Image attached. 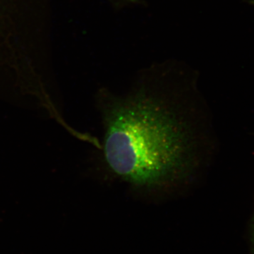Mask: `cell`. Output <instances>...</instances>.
Returning <instances> with one entry per match:
<instances>
[{"label": "cell", "instance_id": "cell-1", "mask_svg": "<svg viewBox=\"0 0 254 254\" xmlns=\"http://www.w3.org/2000/svg\"><path fill=\"white\" fill-rule=\"evenodd\" d=\"M198 74L168 61L145 68L125 93L103 90L100 144L110 175L141 198H174L198 182L208 140Z\"/></svg>", "mask_w": 254, "mask_h": 254}, {"label": "cell", "instance_id": "cell-3", "mask_svg": "<svg viewBox=\"0 0 254 254\" xmlns=\"http://www.w3.org/2000/svg\"><path fill=\"white\" fill-rule=\"evenodd\" d=\"M252 242H253V250L254 254V218L253 220V225H252Z\"/></svg>", "mask_w": 254, "mask_h": 254}, {"label": "cell", "instance_id": "cell-2", "mask_svg": "<svg viewBox=\"0 0 254 254\" xmlns=\"http://www.w3.org/2000/svg\"><path fill=\"white\" fill-rule=\"evenodd\" d=\"M113 9L122 10L126 8L135 7V6H144V0H106Z\"/></svg>", "mask_w": 254, "mask_h": 254}]
</instances>
